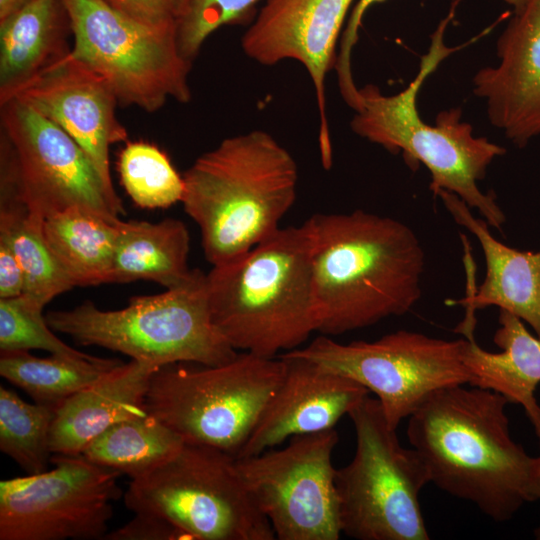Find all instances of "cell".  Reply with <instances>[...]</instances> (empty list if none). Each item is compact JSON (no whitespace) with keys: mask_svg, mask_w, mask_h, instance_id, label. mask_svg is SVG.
Returning <instances> with one entry per match:
<instances>
[{"mask_svg":"<svg viewBox=\"0 0 540 540\" xmlns=\"http://www.w3.org/2000/svg\"><path fill=\"white\" fill-rule=\"evenodd\" d=\"M285 372L282 358L237 353L218 365L159 367L150 379L145 410L185 443L237 456Z\"/></svg>","mask_w":540,"mask_h":540,"instance_id":"obj_7","label":"cell"},{"mask_svg":"<svg viewBox=\"0 0 540 540\" xmlns=\"http://www.w3.org/2000/svg\"><path fill=\"white\" fill-rule=\"evenodd\" d=\"M333 429L293 436L281 449L236 458L244 482L278 540H338L342 534Z\"/></svg>","mask_w":540,"mask_h":540,"instance_id":"obj_13","label":"cell"},{"mask_svg":"<svg viewBox=\"0 0 540 540\" xmlns=\"http://www.w3.org/2000/svg\"><path fill=\"white\" fill-rule=\"evenodd\" d=\"M184 444L176 432L145 411L108 427L81 455L135 479L166 462Z\"/></svg>","mask_w":540,"mask_h":540,"instance_id":"obj_27","label":"cell"},{"mask_svg":"<svg viewBox=\"0 0 540 540\" xmlns=\"http://www.w3.org/2000/svg\"><path fill=\"white\" fill-rule=\"evenodd\" d=\"M308 220L318 332L331 337L367 328L417 304L425 252L411 227L359 209Z\"/></svg>","mask_w":540,"mask_h":540,"instance_id":"obj_2","label":"cell"},{"mask_svg":"<svg viewBox=\"0 0 540 540\" xmlns=\"http://www.w3.org/2000/svg\"><path fill=\"white\" fill-rule=\"evenodd\" d=\"M283 379L236 456L246 458L293 436L333 429L369 391L356 381L285 352Z\"/></svg>","mask_w":540,"mask_h":540,"instance_id":"obj_18","label":"cell"},{"mask_svg":"<svg viewBox=\"0 0 540 540\" xmlns=\"http://www.w3.org/2000/svg\"><path fill=\"white\" fill-rule=\"evenodd\" d=\"M455 222L472 233L481 245L486 273L475 287L471 273L465 298L452 305L465 308L461 322L476 324V310L497 306L527 323L540 338V249L536 252L511 248L493 237L485 220L476 218L470 207L446 190L436 193Z\"/></svg>","mask_w":540,"mask_h":540,"instance_id":"obj_19","label":"cell"},{"mask_svg":"<svg viewBox=\"0 0 540 540\" xmlns=\"http://www.w3.org/2000/svg\"><path fill=\"white\" fill-rule=\"evenodd\" d=\"M0 375L26 392L35 403L55 411L68 398L122 364L119 359L52 354L37 357L26 350H0Z\"/></svg>","mask_w":540,"mask_h":540,"instance_id":"obj_26","label":"cell"},{"mask_svg":"<svg viewBox=\"0 0 540 540\" xmlns=\"http://www.w3.org/2000/svg\"><path fill=\"white\" fill-rule=\"evenodd\" d=\"M538 462H539V465H538V472H537L536 493H537V500H540V456H538ZM534 534H535L536 539L540 540V524L535 529Z\"/></svg>","mask_w":540,"mask_h":540,"instance_id":"obj_37","label":"cell"},{"mask_svg":"<svg viewBox=\"0 0 540 540\" xmlns=\"http://www.w3.org/2000/svg\"><path fill=\"white\" fill-rule=\"evenodd\" d=\"M121 183L142 208H165L181 202L184 179L165 152L143 141H127L118 161Z\"/></svg>","mask_w":540,"mask_h":540,"instance_id":"obj_29","label":"cell"},{"mask_svg":"<svg viewBox=\"0 0 540 540\" xmlns=\"http://www.w3.org/2000/svg\"><path fill=\"white\" fill-rule=\"evenodd\" d=\"M53 331L77 344L98 346L161 367L173 363L218 365L237 355L214 326L207 274L197 269L187 283L155 295L130 298L118 310L84 301L45 315Z\"/></svg>","mask_w":540,"mask_h":540,"instance_id":"obj_6","label":"cell"},{"mask_svg":"<svg viewBox=\"0 0 540 540\" xmlns=\"http://www.w3.org/2000/svg\"><path fill=\"white\" fill-rule=\"evenodd\" d=\"M130 17L152 26H174L190 0H106Z\"/></svg>","mask_w":540,"mask_h":540,"instance_id":"obj_33","label":"cell"},{"mask_svg":"<svg viewBox=\"0 0 540 540\" xmlns=\"http://www.w3.org/2000/svg\"><path fill=\"white\" fill-rule=\"evenodd\" d=\"M0 130L13 147L21 193L34 217L44 221L73 206L110 220L125 214L81 147L29 105L17 98L0 104Z\"/></svg>","mask_w":540,"mask_h":540,"instance_id":"obj_14","label":"cell"},{"mask_svg":"<svg viewBox=\"0 0 540 540\" xmlns=\"http://www.w3.org/2000/svg\"><path fill=\"white\" fill-rule=\"evenodd\" d=\"M348 416L356 449L335 474L342 534L357 540H429L419 495L430 479L418 452L400 443L377 398L368 395Z\"/></svg>","mask_w":540,"mask_h":540,"instance_id":"obj_8","label":"cell"},{"mask_svg":"<svg viewBox=\"0 0 540 540\" xmlns=\"http://www.w3.org/2000/svg\"><path fill=\"white\" fill-rule=\"evenodd\" d=\"M13 98L71 136L106 187L116 193L109 152L112 145L127 142L128 132L117 118L119 102L104 77L69 54L23 86Z\"/></svg>","mask_w":540,"mask_h":540,"instance_id":"obj_16","label":"cell"},{"mask_svg":"<svg viewBox=\"0 0 540 540\" xmlns=\"http://www.w3.org/2000/svg\"><path fill=\"white\" fill-rule=\"evenodd\" d=\"M104 540H176L187 539L169 521L154 515L135 514L124 526L107 533Z\"/></svg>","mask_w":540,"mask_h":540,"instance_id":"obj_34","label":"cell"},{"mask_svg":"<svg viewBox=\"0 0 540 540\" xmlns=\"http://www.w3.org/2000/svg\"><path fill=\"white\" fill-rule=\"evenodd\" d=\"M55 410L0 386V450L28 474L47 470Z\"/></svg>","mask_w":540,"mask_h":540,"instance_id":"obj_28","label":"cell"},{"mask_svg":"<svg viewBox=\"0 0 540 540\" xmlns=\"http://www.w3.org/2000/svg\"><path fill=\"white\" fill-rule=\"evenodd\" d=\"M70 35L63 0H33L0 20V104L67 57Z\"/></svg>","mask_w":540,"mask_h":540,"instance_id":"obj_22","label":"cell"},{"mask_svg":"<svg viewBox=\"0 0 540 540\" xmlns=\"http://www.w3.org/2000/svg\"><path fill=\"white\" fill-rule=\"evenodd\" d=\"M184 210L201 232L212 265L228 262L273 235L293 206L298 168L270 133L223 139L183 174Z\"/></svg>","mask_w":540,"mask_h":540,"instance_id":"obj_4","label":"cell"},{"mask_svg":"<svg viewBox=\"0 0 540 540\" xmlns=\"http://www.w3.org/2000/svg\"><path fill=\"white\" fill-rule=\"evenodd\" d=\"M50 462L52 470L0 481V540L103 539L121 473L83 455Z\"/></svg>","mask_w":540,"mask_h":540,"instance_id":"obj_12","label":"cell"},{"mask_svg":"<svg viewBox=\"0 0 540 540\" xmlns=\"http://www.w3.org/2000/svg\"><path fill=\"white\" fill-rule=\"evenodd\" d=\"M119 220L73 206L43 221V234L73 286L112 283Z\"/></svg>","mask_w":540,"mask_h":540,"instance_id":"obj_24","label":"cell"},{"mask_svg":"<svg viewBox=\"0 0 540 540\" xmlns=\"http://www.w3.org/2000/svg\"><path fill=\"white\" fill-rule=\"evenodd\" d=\"M260 0H190L177 24L181 54L193 62L206 39L217 29L247 19Z\"/></svg>","mask_w":540,"mask_h":540,"instance_id":"obj_31","label":"cell"},{"mask_svg":"<svg viewBox=\"0 0 540 540\" xmlns=\"http://www.w3.org/2000/svg\"><path fill=\"white\" fill-rule=\"evenodd\" d=\"M70 17L71 56L104 77L122 106L146 112L168 99L188 103L191 64L180 52L177 26H152L106 0H63Z\"/></svg>","mask_w":540,"mask_h":540,"instance_id":"obj_10","label":"cell"},{"mask_svg":"<svg viewBox=\"0 0 540 540\" xmlns=\"http://www.w3.org/2000/svg\"><path fill=\"white\" fill-rule=\"evenodd\" d=\"M385 0H358L348 18L347 25L341 34L340 48L334 68L337 73L338 86L343 100L351 108L358 105L360 92L353 80L351 54L358 41L359 29L366 11L374 4Z\"/></svg>","mask_w":540,"mask_h":540,"instance_id":"obj_32","label":"cell"},{"mask_svg":"<svg viewBox=\"0 0 540 540\" xmlns=\"http://www.w3.org/2000/svg\"><path fill=\"white\" fill-rule=\"evenodd\" d=\"M498 323L493 336V342L501 349L497 353L479 346L474 331L463 334L468 385L495 391L509 403L520 404L540 441V405L535 397L540 384V338L506 310L499 309Z\"/></svg>","mask_w":540,"mask_h":540,"instance_id":"obj_21","label":"cell"},{"mask_svg":"<svg viewBox=\"0 0 540 540\" xmlns=\"http://www.w3.org/2000/svg\"><path fill=\"white\" fill-rule=\"evenodd\" d=\"M497 63L480 68L473 93L490 123L517 148L540 136V0L513 11L496 42Z\"/></svg>","mask_w":540,"mask_h":540,"instance_id":"obj_17","label":"cell"},{"mask_svg":"<svg viewBox=\"0 0 540 540\" xmlns=\"http://www.w3.org/2000/svg\"><path fill=\"white\" fill-rule=\"evenodd\" d=\"M124 502L134 514L169 521L187 539H276L236 457L207 445L185 443L166 462L131 479Z\"/></svg>","mask_w":540,"mask_h":540,"instance_id":"obj_9","label":"cell"},{"mask_svg":"<svg viewBox=\"0 0 540 540\" xmlns=\"http://www.w3.org/2000/svg\"><path fill=\"white\" fill-rule=\"evenodd\" d=\"M189 250L190 235L180 220H120L112 283L149 280L166 289L181 286L197 271L188 266Z\"/></svg>","mask_w":540,"mask_h":540,"instance_id":"obj_23","label":"cell"},{"mask_svg":"<svg viewBox=\"0 0 540 540\" xmlns=\"http://www.w3.org/2000/svg\"><path fill=\"white\" fill-rule=\"evenodd\" d=\"M508 5L512 6L513 11L521 9L528 0H504Z\"/></svg>","mask_w":540,"mask_h":540,"instance_id":"obj_38","label":"cell"},{"mask_svg":"<svg viewBox=\"0 0 540 540\" xmlns=\"http://www.w3.org/2000/svg\"><path fill=\"white\" fill-rule=\"evenodd\" d=\"M158 368L131 360L68 398L55 411L50 432L52 454L81 455L108 427L145 412L150 379Z\"/></svg>","mask_w":540,"mask_h":540,"instance_id":"obj_20","label":"cell"},{"mask_svg":"<svg viewBox=\"0 0 540 540\" xmlns=\"http://www.w3.org/2000/svg\"><path fill=\"white\" fill-rule=\"evenodd\" d=\"M43 308L24 294L0 299V350L41 349L65 357L90 356L69 346L53 333L43 315Z\"/></svg>","mask_w":540,"mask_h":540,"instance_id":"obj_30","label":"cell"},{"mask_svg":"<svg viewBox=\"0 0 540 540\" xmlns=\"http://www.w3.org/2000/svg\"><path fill=\"white\" fill-rule=\"evenodd\" d=\"M501 394L465 384L440 389L408 418L407 437L430 483L506 522L537 500L538 457L511 436Z\"/></svg>","mask_w":540,"mask_h":540,"instance_id":"obj_1","label":"cell"},{"mask_svg":"<svg viewBox=\"0 0 540 540\" xmlns=\"http://www.w3.org/2000/svg\"><path fill=\"white\" fill-rule=\"evenodd\" d=\"M0 240L17 257L24 273L23 294L45 306L73 288L43 234V220L34 217L25 203L15 172L0 173Z\"/></svg>","mask_w":540,"mask_h":540,"instance_id":"obj_25","label":"cell"},{"mask_svg":"<svg viewBox=\"0 0 540 540\" xmlns=\"http://www.w3.org/2000/svg\"><path fill=\"white\" fill-rule=\"evenodd\" d=\"M453 14L452 10L432 34L418 73L404 90L384 95L371 84L360 89L361 106L350 125L360 137L391 153L402 152L408 164L421 162L430 172L434 195L439 190L457 195L476 209L489 226L501 231L506 216L495 195L482 192L478 181L484 179L492 161L505 154V148L474 136L473 127L461 120L458 108L439 113L435 124L426 123L417 108V96L427 77L447 56L463 47L444 43Z\"/></svg>","mask_w":540,"mask_h":540,"instance_id":"obj_5","label":"cell"},{"mask_svg":"<svg viewBox=\"0 0 540 540\" xmlns=\"http://www.w3.org/2000/svg\"><path fill=\"white\" fill-rule=\"evenodd\" d=\"M24 273L10 246L0 240V299L20 296L24 292Z\"/></svg>","mask_w":540,"mask_h":540,"instance_id":"obj_35","label":"cell"},{"mask_svg":"<svg viewBox=\"0 0 540 540\" xmlns=\"http://www.w3.org/2000/svg\"><path fill=\"white\" fill-rule=\"evenodd\" d=\"M465 338L446 340L398 330L374 341L339 343L321 335L288 351L344 375L376 395L389 425L397 429L434 392L469 384Z\"/></svg>","mask_w":540,"mask_h":540,"instance_id":"obj_11","label":"cell"},{"mask_svg":"<svg viewBox=\"0 0 540 540\" xmlns=\"http://www.w3.org/2000/svg\"><path fill=\"white\" fill-rule=\"evenodd\" d=\"M354 0H264L260 12L243 34L244 53L271 66L296 60L307 70L319 112V144L325 167L331 165V142L326 113L325 81L336 62V44Z\"/></svg>","mask_w":540,"mask_h":540,"instance_id":"obj_15","label":"cell"},{"mask_svg":"<svg viewBox=\"0 0 540 540\" xmlns=\"http://www.w3.org/2000/svg\"><path fill=\"white\" fill-rule=\"evenodd\" d=\"M312 250L306 220L212 266L207 273L211 319L235 350L278 357L318 332Z\"/></svg>","mask_w":540,"mask_h":540,"instance_id":"obj_3","label":"cell"},{"mask_svg":"<svg viewBox=\"0 0 540 540\" xmlns=\"http://www.w3.org/2000/svg\"><path fill=\"white\" fill-rule=\"evenodd\" d=\"M33 0H0V20L21 9Z\"/></svg>","mask_w":540,"mask_h":540,"instance_id":"obj_36","label":"cell"}]
</instances>
